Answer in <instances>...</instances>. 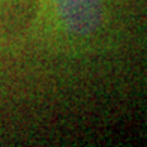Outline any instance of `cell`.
<instances>
[{"label": "cell", "mask_w": 147, "mask_h": 147, "mask_svg": "<svg viewBox=\"0 0 147 147\" xmlns=\"http://www.w3.org/2000/svg\"><path fill=\"white\" fill-rule=\"evenodd\" d=\"M68 32L78 36L95 33L102 23V0H51Z\"/></svg>", "instance_id": "1"}]
</instances>
